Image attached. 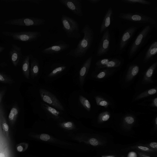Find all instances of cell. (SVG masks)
<instances>
[{
  "label": "cell",
  "mask_w": 157,
  "mask_h": 157,
  "mask_svg": "<svg viewBox=\"0 0 157 157\" xmlns=\"http://www.w3.org/2000/svg\"><path fill=\"white\" fill-rule=\"evenodd\" d=\"M2 34L12 38L13 40L24 42H30L37 40L42 35L41 33L37 31L11 32L4 31Z\"/></svg>",
  "instance_id": "cell-16"
},
{
  "label": "cell",
  "mask_w": 157,
  "mask_h": 157,
  "mask_svg": "<svg viewBox=\"0 0 157 157\" xmlns=\"http://www.w3.org/2000/svg\"><path fill=\"white\" fill-rule=\"evenodd\" d=\"M157 52V42L155 41L150 46L143 60L144 63H146Z\"/></svg>",
  "instance_id": "cell-31"
},
{
  "label": "cell",
  "mask_w": 157,
  "mask_h": 157,
  "mask_svg": "<svg viewBox=\"0 0 157 157\" xmlns=\"http://www.w3.org/2000/svg\"><path fill=\"white\" fill-rule=\"evenodd\" d=\"M33 108L39 119L42 120L58 121L70 117L68 114L43 102H34Z\"/></svg>",
  "instance_id": "cell-8"
},
{
  "label": "cell",
  "mask_w": 157,
  "mask_h": 157,
  "mask_svg": "<svg viewBox=\"0 0 157 157\" xmlns=\"http://www.w3.org/2000/svg\"><path fill=\"white\" fill-rule=\"evenodd\" d=\"M100 157H119L117 155L113 154H104L101 155Z\"/></svg>",
  "instance_id": "cell-39"
},
{
  "label": "cell",
  "mask_w": 157,
  "mask_h": 157,
  "mask_svg": "<svg viewBox=\"0 0 157 157\" xmlns=\"http://www.w3.org/2000/svg\"><path fill=\"white\" fill-rule=\"evenodd\" d=\"M9 54L12 62L15 65L22 61L25 57L22 54L21 47L15 44H12Z\"/></svg>",
  "instance_id": "cell-26"
},
{
  "label": "cell",
  "mask_w": 157,
  "mask_h": 157,
  "mask_svg": "<svg viewBox=\"0 0 157 157\" xmlns=\"http://www.w3.org/2000/svg\"><path fill=\"white\" fill-rule=\"evenodd\" d=\"M133 149L135 151L143 152L151 156H156L157 151L150 149L143 146L142 144L132 145L128 147V149Z\"/></svg>",
  "instance_id": "cell-30"
},
{
  "label": "cell",
  "mask_w": 157,
  "mask_h": 157,
  "mask_svg": "<svg viewBox=\"0 0 157 157\" xmlns=\"http://www.w3.org/2000/svg\"><path fill=\"white\" fill-rule=\"evenodd\" d=\"M2 127L5 131H8L9 129V126L6 124L5 123H3L2 124Z\"/></svg>",
  "instance_id": "cell-41"
},
{
  "label": "cell",
  "mask_w": 157,
  "mask_h": 157,
  "mask_svg": "<svg viewBox=\"0 0 157 157\" xmlns=\"http://www.w3.org/2000/svg\"><path fill=\"white\" fill-rule=\"evenodd\" d=\"M34 85L32 89L34 102L46 103L68 114L67 104L61 94L57 89L44 82H39Z\"/></svg>",
  "instance_id": "cell-3"
},
{
  "label": "cell",
  "mask_w": 157,
  "mask_h": 157,
  "mask_svg": "<svg viewBox=\"0 0 157 157\" xmlns=\"http://www.w3.org/2000/svg\"><path fill=\"white\" fill-rule=\"evenodd\" d=\"M116 113L110 110H100L91 119L92 125L98 128H112Z\"/></svg>",
  "instance_id": "cell-13"
},
{
  "label": "cell",
  "mask_w": 157,
  "mask_h": 157,
  "mask_svg": "<svg viewBox=\"0 0 157 157\" xmlns=\"http://www.w3.org/2000/svg\"><path fill=\"white\" fill-rule=\"evenodd\" d=\"M72 65L71 63L64 62L47 64L43 67L41 78L45 83L50 84L66 75Z\"/></svg>",
  "instance_id": "cell-7"
},
{
  "label": "cell",
  "mask_w": 157,
  "mask_h": 157,
  "mask_svg": "<svg viewBox=\"0 0 157 157\" xmlns=\"http://www.w3.org/2000/svg\"><path fill=\"white\" fill-rule=\"evenodd\" d=\"M5 48L4 47L0 46V53L2 52L5 49Z\"/></svg>",
  "instance_id": "cell-44"
},
{
  "label": "cell",
  "mask_w": 157,
  "mask_h": 157,
  "mask_svg": "<svg viewBox=\"0 0 157 157\" xmlns=\"http://www.w3.org/2000/svg\"><path fill=\"white\" fill-rule=\"evenodd\" d=\"M0 157H5V155L3 153L0 154Z\"/></svg>",
  "instance_id": "cell-46"
},
{
  "label": "cell",
  "mask_w": 157,
  "mask_h": 157,
  "mask_svg": "<svg viewBox=\"0 0 157 157\" xmlns=\"http://www.w3.org/2000/svg\"><path fill=\"white\" fill-rule=\"evenodd\" d=\"M18 113L17 109L15 108H12L9 115V117L10 120H12L13 119L14 116L16 115Z\"/></svg>",
  "instance_id": "cell-37"
},
{
  "label": "cell",
  "mask_w": 157,
  "mask_h": 157,
  "mask_svg": "<svg viewBox=\"0 0 157 157\" xmlns=\"http://www.w3.org/2000/svg\"><path fill=\"white\" fill-rule=\"evenodd\" d=\"M144 114L131 109L116 113L112 128L121 133L130 134L133 132L134 128L138 124L140 115Z\"/></svg>",
  "instance_id": "cell-4"
},
{
  "label": "cell",
  "mask_w": 157,
  "mask_h": 157,
  "mask_svg": "<svg viewBox=\"0 0 157 157\" xmlns=\"http://www.w3.org/2000/svg\"><path fill=\"white\" fill-rule=\"evenodd\" d=\"M101 0H89L88 1L92 4H96L99 2Z\"/></svg>",
  "instance_id": "cell-42"
},
{
  "label": "cell",
  "mask_w": 157,
  "mask_h": 157,
  "mask_svg": "<svg viewBox=\"0 0 157 157\" xmlns=\"http://www.w3.org/2000/svg\"><path fill=\"white\" fill-rule=\"evenodd\" d=\"M0 80L2 81L4 80V79L3 78L1 75H0Z\"/></svg>",
  "instance_id": "cell-45"
},
{
  "label": "cell",
  "mask_w": 157,
  "mask_h": 157,
  "mask_svg": "<svg viewBox=\"0 0 157 157\" xmlns=\"http://www.w3.org/2000/svg\"><path fill=\"white\" fill-rule=\"evenodd\" d=\"M118 70V68H107L94 69L89 72L86 80L89 79L98 82H102L112 77Z\"/></svg>",
  "instance_id": "cell-17"
},
{
  "label": "cell",
  "mask_w": 157,
  "mask_h": 157,
  "mask_svg": "<svg viewBox=\"0 0 157 157\" xmlns=\"http://www.w3.org/2000/svg\"><path fill=\"white\" fill-rule=\"evenodd\" d=\"M59 2L74 14L80 17L83 16L81 0H59Z\"/></svg>",
  "instance_id": "cell-22"
},
{
  "label": "cell",
  "mask_w": 157,
  "mask_h": 157,
  "mask_svg": "<svg viewBox=\"0 0 157 157\" xmlns=\"http://www.w3.org/2000/svg\"><path fill=\"white\" fill-rule=\"evenodd\" d=\"M157 93V85L145 89L135 92L131 99V104L156 95Z\"/></svg>",
  "instance_id": "cell-23"
},
{
  "label": "cell",
  "mask_w": 157,
  "mask_h": 157,
  "mask_svg": "<svg viewBox=\"0 0 157 157\" xmlns=\"http://www.w3.org/2000/svg\"><path fill=\"white\" fill-rule=\"evenodd\" d=\"M119 17L123 20L140 23H149L151 25H155L156 23V21L154 19L141 14L121 13L119 14Z\"/></svg>",
  "instance_id": "cell-19"
},
{
  "label": "cell",
  "mask_w": 157,
  "mask_h": 157,
  "mask_svg": "<svg viewBox=\"0 0 157 157\" xmlns=\"http://www.w3.org/2000/svg\"><path fill=\"white\" fill-rule=\"evenodd\" d=\"M110 35L108 29L105 30L99 44L97 52V56L99 57L106 53L109 50Z\"/></svg>",
  "instance_id": "cell-25"
},
{
  "label": "cell",
  "mask_w": 157,
  "mask_h": 157,
  "mask_svg": "<svg viewBox=\"0 0 157 157\" xmlns=\"http://www.w3.org/2000/svg\"><path fill=\"white\" fill-rule=\"evenodd\" d=\"M67 107L68 114L78 120L91 119L100 111L89 93L86 92L84 88L74 90L70 94Z\"/></svg>",
  "instance_id": "cell-2"
},
{
  "label": "cell",
  "mask_w": 157,
  "mask_h": 157,
  "mask_svg": "<svg viewBox=\"0 0 157 157\" xmlns=\"http://www.w3.org/2000/svg\"><path fill=\"white\" fill-rule=\"evenodd\" d=\"M112 13V9L110 7L108 9L101 23L100 31V34L104 32L110 25Z\"/></svg>",
  "instance_id": "cell-29"
},
{
  "label": "cell",
  "mask_w": 157,
  "mask_h": 157,
  "mask_svg": "<svg viewBox=\"0 0 157 157\" xmlns=\"http://www.w3.org/2000/svg\"><path fill=\"white\" fill-rule=\"evenodd\" d=\"M151 30V26L147 25L140 32L131 48L129 53L130 58L135 55L150 33Z\"/></svg>",
  "instance_id": "cell-21"
},
{
  "label": "cell",
  "mask_w": 157,
  "mask_h": 157,
  "mask_svg": "<svg viewBox=\"0 0 157 157\" xmlns=\"http://www.w3.org/2000/svg\"><path fill=\"white\" fill-rule=\"evenodd\" d=\"M23 149V147L21 146H19L17 147V150L19 152L22 151Z\"/></svg>",
  "instance_id": "cell-43"
},
{
  "label": "cell",
  "mask_w": 157,
  "mask_h": 157,
  "mask_svg": "<svg viewBox=\"0 0 157 157\" xmlns=\"http://www.w3.org/2000/svg\"><path fill=\"white\" fill-rule=\"evenodd\" d=\"M137 29V27L132 26L124 32L120 41L119 48L120 50H122L125 47Z\"/></svg>",
  "instance_id": "cell-27"
},
{
  "label": "cell",
  "mask_w": 157,
  "mask_h": 157,
  "mask_svg": "<svg viewBox=\"0 0 157 157\" xmlns=\"http://www.w3.org/2000/svg\"><path fill=\"white\" fill-rule=\"evenodd\" d=\"M81 32L83 34V38L76 47L71 50L67 55L75 58L82 57L91 47L94 37V33L92 28L89 24H86Z\"/></svg>",
  "instance_id": "cell-9"
},
{
  "label": "cell",
  "mask_w": 157,
  "mask_h": 157,
  "mask_svg": "<svg viewBox=\"0 0 157 157\" xmlns=\"http://www.w3.org/2000/svg\"><path fill=\"white\" fill-rule=\"evenodd\" d=\"M61 21L62 29L68 37L77 39L81 37L79 24L75 19L67 15H62Z\"/></svg>",
  "instance_id": "cell-15"
},
{
  "label": "cell",
  "mask_w": 157,
  "mask_h": 157,
  "mask_svg": "<svg viewBox=\"0 0 157 157\" xmlns=\"http://www.w3.org/2000/svg\"><path fill=\"white\" fill-rule=\"evenodd\" d=\"M137 105L147 108L151 111L156 112L157 111V97L156 95L151 96L144 99L139 102Z\"/></svg>",
  "instance_id": "cell-28"
},
{
  "label": "cell",
  "mask_w": 157,
  "mask_h": 157,
  "mask_svg": "<svg viewBox=\"0 0 157 157\" xmlns=\"http://www.w3.org/2000/svg\"><path fill=\"white\" fill-rule=\"evenodd\" d=\"M143 146L150 149L157 151V143L156 142H151L146 144H142Z\"/></svg>",
  "instance_id": "cell-35"
},
{
  "label": "cell",
  "mask_w": 157,
  "mask_h": 157,
  "mask_svg": "<svg viewBox=\"0 0 157 157\" xmlns=\"http://www.w3.org/2000/svg\"><path fill=\"white\" fill-rule=\"evenodd\" d=\"M138 154V157H151L150 155L145 153L136 151Z\"/></svg>",
  "instance_id": "cell-38"
},
{
  "label": "cell",
  "mask_w": 157,
  "mask_h": 157,
  "mask_svg": "<svg viewBox=\"0 0 157 157\" xmlns=\"http://www.w3.org/2000/svg\"><path fill=\"white\" fill-rule=\"evenodd\" d=\"M122 61L117 58H113L105 65L102 67L103 68H119L122 64Z\"/></svg>",
  "instance_id": "cell-32"
},
{
  "label": "cell",
  "mask_w": 157,
  "mask_h": 157,
  "mask_svg": "<svg viewBox=\"0 0 157 157\" xmlns=\"http://www.w3.org/2000/svg\"><path fill=\"white\" fill-rule=\"evenodd\" d=\"M157 67V62L156 61L141 72L134 86L135 92L145 89L157 85V80L153 78Z\"/></svg>",
  "instance_id": "cell-10"
},
{
  "label": "cell",
  "mask_w": 157,
  "mask_h": 157,
  "mask_svg": "<svg viewBox=\"0 0 157 157\" xmlns=\"http://www.w3.org/2000/svg\"><path fill=\"white\" fill-rule=\"evenodd\" d=\"M103 135L99 134L91 129L89 131L71 135L69 137V140L83 143L89 148H98L104 147L107 145V140Z\"/></svg>",
  "instance_id": "cell-6"
},
{
  "label": "cell",
  "mask_w": 157,
  "mask_h": 157,
  "mask_svg": "<svg viewBox=\"0 0 157 157\" xmlns=\"http://www.w3.org/2000/svg\"><path fill=\"white\" fill-rule=\"evenodd\" d=\"M45 20L42 18L30 17L10 19L4 22L7 25L22 26H39L44 25Z\"/></svg>",
  "instance_id": "cell-18"
},
{
  "label": "cell",
  "mask_w": 157,
  "mask_h": 157,
  "mask_svg": "<svg viewBox=\"0 0 157 157\" xmlns=\"http://www.w3.org/2000/svg\"><path fill=\"white\" fill-rule=\"evenodd\" d=\"M89 94L97 107L100 110H110L114 111L117 104L114 99L107 94L92 90Z\"/></svg>",
  "instance_id": "cell-11"
},
{
  "label": "cell",
  "mask_w": 157,
  "mask_h": 157,
  "mask_svg": "<svg viewBox=\"0 0 157 157\" xmlns=\"http://www.w3.org/2000/svg\"><path fill=\"white\" fill-rule=\"evenodd\" d=\"M122 2L129 3H139L144 5H150L151 2L145 0H124Z\"/></svg>",
  "instance_id": "cell-34"
},
{
  "label": "cell",
  "mask_w": 157,
  "mask_h": 157,
  "mask_svg": "<svg viewBox=\"0 0 157 157\" xmlns=\"http://www.w3.org/2000/svg\"><path fill=\"white\" fill-rule=\"evenodd\" d=\"M36 132L47 133L58 138L69 141L70 136L89 131L80 120L70 117L61 121L39 119L35 125Z\"/></svg>",
  "instance_id": "cell-1"
},
{
  "label": "cell",
  "mask_w": 157,
  "mask_h": 157,
  "mask_svg": "<svg viewBox=\"0 0 157 157\" xmlns=\"http://www.w3.org/2000/svg\"><path fill=\"white\" fill-rule=\"evenodd\" d=\"M30 71L34 84L40 82L42 75L43 68H42L39 60L32 55L30 54Z\"/></svg>",
  "instance_id": "cell-20"
},
{
  "label": "cell",
  "mask_w": 157,
  "mask_h": 157,
  "mask_svg": "<svg viewBox=\"0 0 157 157\" xmlns=\"http://www.w3.org/2000/svg\"><path fill=\"white\" fill-rule=\"evenodd\" d=\"M27 1L28 2H29L30 3H32L37 4H39L41 2V0H29Z\"/></svg>",
  "instance_id": "cell-40"
},
{
  "label": "cell",
  "mask_w": 157,
  "mask_h": 157,
  "mask_svg": "<svg viewBox=\"0 0 157 157\" xmlns=\"http://www.w3.org/2000/svg\"><path fill=\"white\" fill-rule=\"evenodd\" d=\"M143 71L138 63L129 64L120 76L119 83L121 88L123 90L129 89Z\"/></svg>",
  "instance_id": "cell-12"
},
{
  "label": "cell",
  "mask_w": 157,
  "mask_h": 157,
  "mask_svg": "<svg viewBox=\"0 0 157 157\" xmlns=\"http://www.w3.org/2000/svg\"><path fill=\"white\" fill-rule=\"evenodd\" d=\"M151 122L152 124V128L151 131L155 132L157 130V114H156L153 118Z\"/></svg>",
  "instance_id": "cell-36"
},
{
  "label": "cell",
  "mask_w": 157,
  "mask_h": 157,
  "mask_svg": "<svg viewBox=\"0 0 157 157\" xmlns=\"http://www.w3.org/2000/svg\"><path fill=\"white\" fill-rule=\"evenodd\" d=\"M92 59L93 56H90L80 66L77 68L75 71L73 81L79 89L84 88L87 76L90 71Z\"/></svg>",
  "instance_id": "cell-14"
},
{
  "label": "cell",
  "mask_w": 157,
  "mask_h": 157,
  "mask_svg": "<svg viewBox=\"0 0 157 157\" xmlns=\"http://www.w3.org/2000/svg\"><path fill=\"white\" fill-rule=\"evenodd\" d=\"M33 136L39 142L66 150L82 153L90 149L83 143L64 140L44 133L36 132L33 135Z\"/></svg>",
  "instance_id": "cell-5"
},
{
  "label": "cell",
  "mask_w": 157,
  "mask_h": 157,
  "mask_svg": "<svg viewBox=\"0 0 157 157\" xmlns=\"http://www.w3.org/2000/svg\"><path fill=\"white\" fill-rule=\"evenodd\" d=\"M69 47V44L61 40L55 43L52 45L44 49L41 51V52L48 55L58 54L67 49Z\"/></svg>",
  "instance_id": "cell-24"
},
{
  "label": "cell",
  "mask_w": 157,
  "mask_h": 157,
  "mask_svg": "<svg viewBox=\"0 0 157 157\" xmlns=\"http://www.w3.org/2000/svg\"><path fill=\"white\" fill-rule=\"evenodd\" d=\"M112 59V58H104L97 61L95 63L94 69H101L104 66L106 65Z\"/></svg>",
  "instance_id": "cell-33"
}]
</instances>
